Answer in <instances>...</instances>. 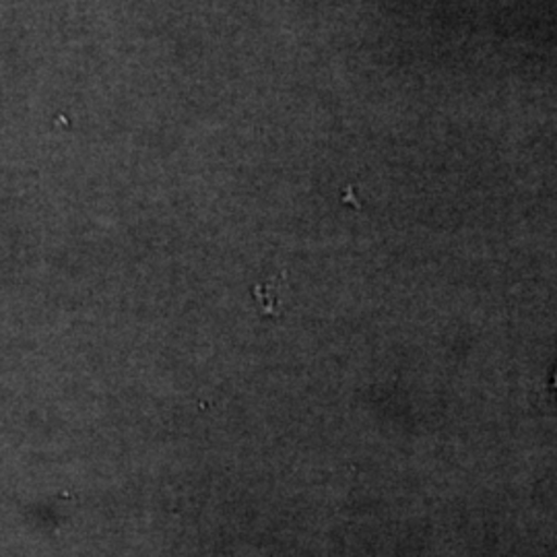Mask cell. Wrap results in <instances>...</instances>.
I'll return each instance as SVG.
<instances>
[]
</instances>
